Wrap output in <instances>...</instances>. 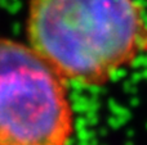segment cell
Instances as JSON below:
<instances>
[{
	"mask_svg": "<svg viewBox=\"0 0 147 145\" xmlns=\"http://www.w3.org/2000/svg\"><path fill=\"white\" fill-rule=\"evenodd\" d=\"M28 45L66 82L96 87L147 53L137 0H30Z\"/></svg>",
	"mask_w": 147,
	"mask_h": 145,
	"instance_id": "cell-1",
	"label": "cell"
},
{
	"mask_svg": "<svg viewBox=\"0 0 147 145\" xmlns=\"http://www.w3.org/2000/svg\"><path fill=\"white\" fill-rule=\"evenodd\" d=\"M67 82L28 44L0 37V145H70Z\"/></svg>",
	"mask_w": 147,
	"mask_h": 145,
	"instance_id": "cell-2",
	"label": "cell"
}]
</instances>
